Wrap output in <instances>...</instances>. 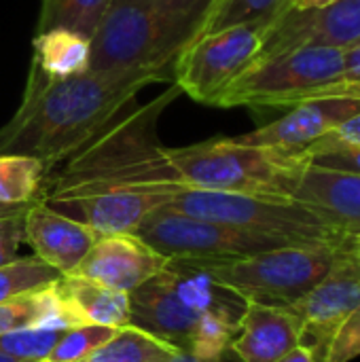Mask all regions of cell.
I'll return each mask as SVG.
<instances>
[{
  "mask_svg": "<svg viewBox=\"0 0 360 362\" xmlns=\"http://www.w3.org/2000/svg\"><path fill=\"white\" fill-rule=\"evenodd\" d=\"M178 95L170 83L151 102L127 104L47 174L38 202L100 235L134 233L187 189L157 134L159 117Z\"/></svg>",
  "mask_w": 360,
  "mask_h": 362,
  "instance_id": "obj_1",
  "label": "cell"
},
{
  "mask_svg": "<svg viewBox=\"0 0 360 362\" xmlns=\"http://www.w3.org/2000/svg\"><path fill=\"white\" fill-rule=\"evenodd\" d=\"M161 81L159 74L140 70H89L53 81L30 66L19 108L0 127V155H30L51 172L132 104L146 85Z\"/></svg>",
  "mask_w": 360,
  "mask_h": 362,
  "instance_id": "obj_2",
  "label": "cell"
},
{
  "mask_svg": "<svg viewBox=\"0 0 360 362\" xmlns=\"http://www.w3.org/2000/svg\"><path fill=\"white\" fill-rule=\"evenodd\" d=\"M246 303L195 261L168 259L161 272L129 293V325L180 354L216 356L236 339Z\"/></svg>",
  "mask_w": 360,
  "mask_h": 362,
  "instance_id": "obj_3",
  "label": "cell"
},
{
  "mask_svg": "<svg viewBox=\"0 0 360 362\" xmlns=\"http://www.w3.org/2000/svg\"><path fill=\"white\" fill-rule=\"evenodd\" d=\"M195 32L168 0H112L91 36V70H140L172 83Z\"/></svg>",
  "mask_w": 360,
  "mask_h": 362,
  "instance_id": "obj_4",
  "label": "cell"
},
{
  "mask_svg": "<svg viewBox=\"0 0 360 362\" xmlns=\"http://www.w3.org/2000/svg\"><path fill=\"white\" fill-rule=\"evenodd\" d=\"M182 182L191 189L291 199L308 165L306 155L269 146H248L233 138H212L168 148Z\"/></svg>",
  "mask_w": 360,
  "mask_h": 362,
  "instance_id": "obj_5",
  "label": "cell"
},
{
  "mask_svg": "<svg viewBox=\"0 0 360 362\" xmlns=\"http://www.w3.org/2000/svg\"><path fill=\"white\" fill-rule=\"evenodd\" d=\"M344 240L291 244L225 263H195L246 301L291 308L327 276Z\"/></svg>",
  "mask_w": 360,
  "mask_h": 362,
  "instance_id": "obj_6",
  "label": "cell"
},
{
  "mask_svg": "<svg viewBox=\"0 0 360 362\" xmlns=\"http://www.w3.org/2000/svg\"><path fill=\"white\" fill-rule=\"evenodd\" d=\"M344 49L299 47L259 57L219 98V108H291L320 100L323 89L344 72Z\"/></svg>",
  "mask_w": 360,
  "mask_h": 362,
  "instance_id": "obj_7",
  "label": "cell"
},
{
  "mask_svg": "<svg viewBox=\"0 0 360 362\" xmlns=\"http://www.w3.org/2000/svg\"><path fill=\"white\" fill-rule=\"evenodd\" d=\"M166 208L233 225L246 231L274 235L293 244L335 242L346 238L316 212L301 206L295 199L259 197L244 193L206 191V189H182Z\"/></svg>",
  "mask_w": 360,
  "mask_h": 362,
  "instance_id": "obj_8",
  "label": "cell"
},
{
  "mask_svg": "<svg viewBox=\"0 0 360 362\" xmlns=\"http://www.w3.org/2000/svg\"><path fill=\"white\" fill-rule=\"evenodd\" d=\"M134 233L166 259H187L197 263L238 261L293 244L282 238L191 216L166 206L146 216Z\"/></svg>",
  "mask_w": 360,
  "mask_h": 362,
  "instance_id": "obj_9",
  "label": "cell"
},
{
  "mask_svg": "<svg viewBox=\"0 0 360 362\" xmlns=\"http://www.w3.org/2000/svg\"><path fill=\"white\" fill-rule=\"evenodd\" d=\"M269 21L238 23L197 36L174 62L172 83L191 100L216 106L223 91L261 55Z\"/></svg>",
  "mask_w": 360,
  "mask_h": 362,
  "instance_id": "obj_10",
  "label": "cell"
},
{
  "mask_svg": "<svg viewBox=\"0 0 360 362\" xmlns=\"http://www.w3.org/2000/svg\"><path fill=\"white\" fill-rule=\"evenodd\" d=\"M360 305V265L354 235H346L337 259L327 276L291 310L301 322V346L312 350L316 362H325L327 350L344 325Z\"/></svg>",
  "mask_w": 360,
  "mask_h": 362,
  "instance_id": "obj_11",
  "label": "cell"
},
{
  "mask_svg": "<svg viewBox=\"0 0 360 362\" xmlns=\"http://www.w3.org/2000/svg\"><path fill=\"white\" fill-rule=\"evenodd\" d=\"M359 40L360 0H335L316 8L289 6L269 23L259 57L299 47L348 49Z\"/></svg>",
  "mask_w": 360,
  "mask_h": 362,
  "instance_id": "obj_12",
  "label": "cell"
},
{
  "mask_svg": "<svg viewBox=\"0 0 360 362\" xmlns=\"http://www.w3.org/2000/svg\"><path fill=\"white\" fill-rule=\"evenodd\" d=\"M360 112L356 98H320L291 106V110L248 134L231 136L240 144L269 146L289 153H306L316 140L339 127L344 121Z\"/></svg>",
  "mask_w": 360,
  "mask_h": 362,
  "instance_id": "obj_13",
  "label": "cell"
},
{
  "mask_svg": "<svg viewBox=\"0 0 360 362\" xmlns=\"http://www.w3.org/2000/svg\"><path fill=\"white\" fill-rule=\"evenodd\" d=\"M166 263L168 259L153 250L136 233H112L100 235L68 276L85 278L129 295L161 272Z\"/></svg>",
  "mask_w": 360,
  "mask_h": 362,
  "instance_id": "obj_14",
  "label": "cell"
},
{
  "mask_svg": "<svg viewBox=\"0 0 360 362\" xmlns=\"http://www.w3.org/2000/svg\"><path fill=\"white\" fill-rule=\"evenodd\" d=\"M291 199L316 212L344 235L360 233V174L320 168L308 161Z\"/></svg>",
  "mask_w": 360,
  "mask_h": 362,
  "instance_id": "obj_15",
  "label": "cell"
},
{
  "mask_svg": "<svg viewBox=\"0 0 360 362\" xmlns=\"http://www.w3.org/2000/svg\"><path fill=\"white\" fill-rule=\"evenodd\" d=\"M23 231L34 257L62 276H68L100 238L87 225L55 212L42 202H34L23 214Z\"/></svg>",
  "mask_w": 360,
  "mask_h": 362,
  "instance_id": "obj_16",
  "label": "cell"
},
{
  "mask_svg": "<svg viewBox=\"0 0 360 362\" xmlns=\"http://www.w3.org/2000/svg\"><path fill=\"white\" fill-rule=\"evenodd\" d=\"M301 344V322L291 308L248 301L231 350L244 362H276Z\"/></svg>",
  "mask_w": 360,
  "mask_h": 362,
  "instance_id": "obj_17",
  "label": "cell"
},
{
  "mask_svg": "<svg viewBox=\"0 0 360 362\" xmlns=\"http://www.w3.org/2000/svg\"><path fill=\"white\" fill-rule=\"evenodd\" d=\"M55 293L74 327L98 325L121 329L132 322L127 293L76 276H62L55 282Z\"/></svg>",
  "mask_w": 360,
  "mask_h": 362,
  "instance_id": "obj_18",
  "label": "cell"
},
{
  "mask_svg": "<svg viewBox=\"0 0 360 362\" xmlns=\"http://www.w3.org/2000/svg\"><path fill=\"white\" fill-rule=\"evenodd\" d=\"M32 66L53 81L85 74L91 70V38L66 28L36 32L32 38Z\"/></svg>",
  "mask_w": 360,
  "mask_h": 362,
  "instance_id": "obj_19",
  "label": "cell"
},
{
  "mask_svg": "<svg viewBox=\"0 0 360 362\" xmlns=\"http://www.w3.org/2000/svg\"><path fill=\"white\" fill-rule=\"evenodd\" d=\"M34 325L74 327L55 293V284L2 301L0 303V335Z\"/></svg>",
  "mask_w": 360,
  "mask_h": 362,
  "instance_id": "obj_20",
  "label": "cell"
},
{
  "mask_svg": "<svg viewBox=\"0 0 360 362\" xmlns=\"http://www.w3.org/2000/svg\"><path fill=\"white\" fill-rule=\"evenodd\" d=\"M178 356L180 352L172 346L134 325H127L115 329L110 339L85 362H174Z\"/></svg>",
  "mask_w": 360,
  "mask_h": 362,
  "instance_id": "obj_21",
  "label": "cell"
},
{
  "mask_svg": "<svg viewBox=\"0 0 360 362\" xmlns=\"http://www.w3.org/2000/svg\"><path fill=\"white\" fill-rule=\"evenodd\" d=\"M47 174V165L36 157L17 153L0 155V204L30 206L38 202Z\"/></svg>",
  "mask_w": 360,
  "mask_h": 362,
  "instance_id": "obj_22",
  "label": "cell"
},
{
  "mask_svg": "<svg viewBox=\"0 0 360 362\" xmlns=\"http://www.w3.org/2000/svg\"><path fill=\"white\" fill-rule=\"evenodd\" d=\"M110 2L112 0H42L36 32L66 28L91 38Z\"/></svg>",
  "mask_w": 360,
  "mask_h": 362,
  "instance_id": "obj_23",
  "label": "cell"
},
{
  "mask_svg": "<svg viewBox=\"0 0 360 362\" xmlns=\"http://www.w3.org/2000/svg\"><path fill=\"white\" fill-rule=\"evenodd\" d=\"M293 0H219L210 11L202 34L216 32L238 23H252V21H274L282 15ZM199 34V36H202Z\"/></svg>",
  "mask_w": 360,
  "mask_h": 362,
  "instance_id": "obj_24",
  "label": "cell"
},
{
  "mask_svg": "<svg viewBox=\"0 0 360 362\" xmlns=\"http://www.w3.org/2000/svg\"><path fill=\"white\" fill-rule=\"evenodd\" d=\"M70 327L62 325H34L19 331L0 335V354L17 362L47 361L62 335Z\"/></svg>",
  "mask_w": 360,
  "mask_h": 362,
  "instance_id": "obj_25",
  "label": "cell"
},
{
  "mask_svg": "<svg viewBox=\"0 0 360 362\" xmlns=\"http://www.w3.org/2000/svg\"><path fill=\"white\" fill-rule=\"evenodd\" d=\"M62 278L51 265L42 263L38 257H23L11 265L0 267V303L53 286Z\"/></svg>",
  "mask_w": 360,
  "mask_h": 362,
  "instance_id": "obj_26",
  "label": "cell"
},
{
  "mask_svg": "<svg viewBox=\"0 0 360 362\" xmlns=\"http://www.w3.org/2000/svg\"><path fill=\"white\" fill-rule=\"evenodd\" d=\"M115 329L98 325H76L66 329L47 362H85L102 344L110 339Z\"/></svg>",
  "mask_w": 360,
  "mask_h": 362,
  "instance_id": "obj_27",
  "label": "cell"
},
{
  "mask_svg": "<svg viewBox=\"0 0 360 362\" xmlns=\"http://www.w3.org/2000/svg\"><path fill=\"white\" fill-rule=\"evenodd\" d=\"M360 356V305L335 333L325 362H350Z\"/></svg>",
  "mask_w": 360,
  "mask_h": 362,
  "instance_id": "obj_28",
  "label": "cell"
},
{
  "mask_svg": "<svg viewBox=\"0 0 360 362\" xmlns=\"http://www.w3.org/2000/svg\"><path fill=\"white\" fill-rule=\"evenodd\" d=\"M348 148H360V112L344 121L339 127L316 140L303 155L306 159L323 153H337V151H348Z\"/></svg>",
  "mask_w": 360,
  "mask_h": 362,
  "instance_id": "obj_29",
  "label": "cell"
},
{
  "mask_svg": "<svg viewBox=\"0 0 360 362\" xmlns=\"http://www.w3.org/2000/svg\"><path fill=\"white\" fill-rule=\"evenodd\" d=\"M344 72L323 89L320 98H356L360 100V40L344 49Z\"/></svg>",
  "mask_w": 360,
  "mask_h": 362,
  "instance_id": "obj_30",
  "label": "cell"
},
{
  "mask_svg": "<svg viewBox=\"0 0 360 362\" xmlns=\"http://www.w3.org/2000/svg\"><path fill=\"white\" fill-rule=\"evenodd\" d=\"M25 212L0 218V267L11 265L19 259L17 257L19 244L25 242V231H23V214Z\"/></svg>",
  "mask_w": 360,
  "mask_h": 362,
  "instance_id": "obj_31",
  "label": "cell"
},
{
  "mask_svg": "<svg viewBox=\"0 0 360 362\" xmlns=\"http://www.w3.org/2000/svg\"><path fill=\"white\" fill-rule=\"evenodd\" d=\"M216 2L219 0H168L170 8L195 32V38L202 34V28Z\"/></svg>",
  "mask_w": 360,
  "mask_h": 362,
  "instance_id": "obj_32",
  "label": "cell"
},
{
  "mask_svg": "<svg viewBox=\"0 0 360 362\" xmlns=\"http://www.w3.org/2000/svg\"><path fill=\"white\" fill-rule=\"evenodd\" d=\"M314 165L329 168V170H342V172H356L360 174V148H348L337 153H323L308 159Z\"/></svg>",
  "mask_w": 360,
  "mask_h": 362,
  "instance_id": "obj_33",
  "label": "cell"
},
{
  "mask_svg": "<svg viewBox=\"0 0 360 362\" xmlns=\"http://www.w3.org/2000/svg\"><path fill=\"white\" fill-rule=\"evenodd\" d=\"M174 362H244L233 350L231 346L227 350H223L216 356H191V354H180Z\"/></svg>",
  "mask_w": 360,
  "mask_h": 362,
  "instance_id": "obj_34",
  "label": "cell"
},
{
  "mask_svg": "<svg viewBox=\"0 0 360 362\" xmlns=\"http://www.w3.org/2000/svg\"><path fill=\"white\" fill-rule=\"evenodd\" d=\"M276 362H316L314 358V354H312V350H308L306 346H297V348H293L291 352H286L282 358H278Z\"/></svg>",
  "mask_w": 360,
  "mask_h": 362,
  "instance_id": "obj_35",
  "label": "cell"
},
{
  "mask_svg": "<svg viewBox=\"0 0 360 362\" xmlns=\"http://www.w3.org/2000/svg\"><path fill=\"white\" fill-rule=\"evenodd\" d=\"M335 0H293L291 6L295 8H316V6H325V4H331Z\"/></svg>",
  "mask_w": 360,
  "mask_h": 362,
  "instance_id": "obj_36",
  "label": "cell"
},
{
  "mask_svg": "<svg viewBox=\"0 0 360 362\" xmlns=\"http://www.w3.org/2000/svg\"><path fill=\"white\" fill-rule=\"evenodd\" d=\"M30 206H32V204H30ZM30 206H6V204H0V218H2V216H11V214L25 212Z\"/></svg>",
  "mask_w": 360,
  "mask_h": 362,
  "instance_id": "obj_37",
  "label": "cell"
},
{
  "mask_svg": "<svg viewBox=\"0 0 360 362\" xmlns=\"http://www.w3.org/2000/svg\"><path fill=\"white\" fill-rule=\"evenodd\" d=\"M354 246H356V257H359V265H360V233L354 235Z\"/></svg>",
  "mask_w": 360,
  "mask_h": 362,
  "instance_id": "obj_38",
  "label": "cell"
},
{
  "mask_svg": "<svg viewBox=\"0 0 360 362\" xmlns=\"http://www.w3.org/2000/svg\"><path fill=\"white\" fill-rule=\"evenodd\" d=\"M0 362H17V361H13V358H8V356L0 354Z\"/></svg>",
  "mask_w": 360,
  "mask_h": 362,
  "instance_id": "obj_39",
  "label": "cell"
},
{
  "mask_svg": "<svg viewBox=\"0 0 360 362\" xmlns=\"http://www.w3.org/2000/svg\"><path fill=\"white\" fill-rule=\"evenodd\" d=\"M34 362H47V361H34Z\"/></svg>",
  "mask_w": 360,
  "mask_h": 362,
  "instance_id": "obj_40",
  "label": "cell"
}]
</instances>
